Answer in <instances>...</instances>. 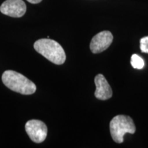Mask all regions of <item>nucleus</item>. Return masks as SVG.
Wrapping results in <instances>:
<instances>
[{
	"mask_svg": "<svg viewBox=\"0 0 148 148\" xmlns=\"http://www.w3.org/2000/svg\"><path fill=\"white\" fill-rule=\"evenodd\" d=\"M1 79L5 86L22 95H32L36 90L34 82L22 74L12 70L3 72Z\"/></svg>",
	"mask_w": 148,
	"mask_h": 148,
	"instance_id": "nucleus-1",
	"label": "nucleus"
},
{
	"mask_svg": "<svg viewBox=\"0 0 148 148\" xmlns=\"http://www.w3.org/2000/svg\"><path fill=\"white\" fill-rule=\"evenodd\" d=\"M140 48L143 52L148 53V36L143 37L140 40Z\"/></svg>",
	"mask_w": 148,
	"mask_h": 148,
	"instance_id": "nucleus-9",
	"label": "nucleus"
},
{
	"mask_svg": "<svg viewBox=\"0 0 148 148\" xmlns=\"http://www.w3.org/2000/svg\"><path fill=\"white\" fill-rule=\"evenodd\" d=\"M96 90L95 91V97L100 100H107L112 95V90L108 81L102 74L99 73L95 77Z\"/></svg>",
	"mask_w": 148,
	"mask_h": 148,
	"instance_id": "nucleus-7",
	"label": "nucleus"
},
{
	"mask_svg": "<svg viewBox=\"0 0 148 148\" xmlns=\"http://www.w3.org/2000/svg\"><path fill=\"white\" fill-rule=\"evenodd\" d=\"M0 11L11 17H21L26 12V5L23 0H6L0 6Z\"/></svg>",
	"mask_w": 148,
	"mask_h": 148,
	"instance_id": "nucleus-6",
	"label": "nucleus"
},
{
	"mask_svg": "<svg viewBox=\"0 0 148 148\" xmlns=\"http://www.w3.org/2000/svg\"><path fill=\"white\" fill-rule=\"evenodd\" d=\"M113 40V36L110 31L104 30L92 37L90 43V49L93 53H99L110 47Z\"/></svg>",
	"mask_w": 148,
	"mask_h": 148,
	"instance_id": "nucleus-5",
	"label": "nucleus"
},
{
	"mask_svg": "<svg viewBox=\"0 0 148 148\" xmlns=\"http://www.w3.org/2000/svg\"><path fill=\"white\" fill-rule=\"evenodd\" d=\"M34 48L37 52L56 64L60 65L65 62L66 54L64 49L55 40L49 38L39 39L34 42Z\"/></svg>",
	"mask_w": 148,
	"mask_h": 148,
	"instance_id": "nucleus-2",
	"label": "nucleus"
},
{
	"mask_svg": "<svg viewBox=\"0 0 148 148\" xmlns=\"http://www.w3.org/2000/svg\"><path fill=\"white\" fill-rule=\"evenodd\" d=\"M110 131L114 141L116 143H122L124 135L126 133L134 134L136 127L130 116L119 114L114 116L110 121Z\"/></svg>",
	"mask_w": 148,
	"mask_h": 148,
	"instance_id": "nucleus-3",
	"label": "nucleus"
},
{
	"mask_svg": "<svg viewBox=\"0 0 148 148\" xmlns=\"http://www.w3.org/2000/svg\"><path fill=\"white\" fill-rule=\"evenodd\" d=\"M131 65L134 69H141L144 67L145 62H144L143 59L140 56L134 53L131 56Z\"/></svg>",
	"mask_w": 148,
	"mask_h": 148,
	"instance_id": "nucleus-8",
	"label": "nucleus"
},
{
	"mask_svg": "<svg viewBox=\"0 0 148 148\" xmlns=\"http://www.w3.org/2000/svg\"><path fill=\"white\" fill-rule=\"evenodd\" d=\"M27 1L31 3H40L42 0H27Z\"/></svg>",
	"mask_w": 148,
	"mask_h": 148,
	"instance_id": "nucleus-10",
	"label": "nucleus"
},
{
	"mask_svg": "<svg viewBox=\"0 0 148 148\" xmlns=\"http://www.w3.org/2000/svg\"><path fill=\"white\" fill-rule=\"evenodd\" d=\"M25 131L30 139L34 143H40L45 140L47 135V127L40 120H29L25 124Z\"/></svg>",
	"mask_w": 148,
	"mask_h": 148,
	"instance_id": "nucleus-4",
	"label": "nucleus"
}]
</instances>
